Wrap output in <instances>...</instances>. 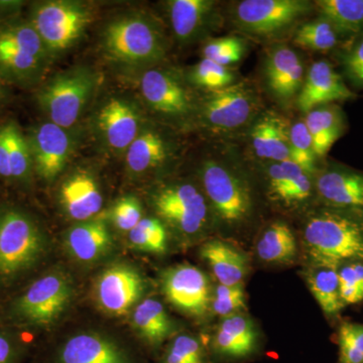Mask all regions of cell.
<instances>
[{
	"instance_id": "obj_7",
	"label": "cell",
	"mask_w": 363,
	"mask_h": 363,
	"mask_svg": "<svg viewBox=\"0 0 363 363\" xmlns=\"http://www.w3.org/2000/svg\"><path fill=\"white\" fill-rule=\"evenodd\" d=\"M73 288L63 272H52L40 277L11 304L13 319L30 326L54 323L70 304Z\"/></svg>"
},
{
	"instance_id": "obj_8",
	"label": "cell",
	"mask_w": 363,
	"mask_h": 363,
	"mask_svg": "<svg viewBox=\"0 0 363 363\" xmlns=\"http://www.w3.org/2000/svg\"><path fill=\"white\" fill-rule=\"evenodd\" d=\"M202 178L207 197L222 220L235 224L247 218L252 197L247 185L238 176L218 162H207Z\"/></svg>"
},
{
	"instance_id": "obj_32",
	"label": "cell",
	"mask_w": 363,
	"mask_h": 363,
	"mask_svg": "<svg viewBox=\"0 0 363 363\" xmlns=\"http://www.w3.org/2000/svg\"><path fill=\"white\" fill-rule=\"evenodd\" d=\"M166 157V143L162 136L156 131H140L126 150V166L133 173L143 174L161 164Z\"/></svg>"
},
{
	"instance_id": "obj_13",
	"label": "cell",
	"mask_w": 363,
	"mask_h": 363,
	"mask_svg": "<svg viewBox=\"0 0 363 363\" xmlns=\"http://www.w3.org/2000/svg\"><path fill=\"white\" fill-rule=\"evenodd\" d=\"M145 285L140 272L126 264H116L105 269L97 279L95 296L104 311L123 316L142 297Z\"/></svg>"
},
{
	"instance_id": "obj_5",
	"label": "cell",
	"mask_w": 363,
	"mask_h": 363,
	"mask_svg": "<svg viewBox=\"0 0 363 363\" xmlns=\"http://www.w3.org/2000/svg\"><path fill=\"white\" fill-rule=\"evenodd\" d=\"M98 86V75L88 68L70 69L52 77L40 90L38 102L49 121L72 128L82 116Z\"/></svg>"
},
{
	"instance_id": "obj_16",
	"label": "cell",
	"mask_w": 363,
	"mask_h": 363,
	"mask_svg": "<svg viewBox=\"0 0 363 363\" xmlns=\"http://www.w3.org/2000/svg\"><path fill=\"white\" fill-rule=\"evenodd\" d=\"M257 107L252 91L245 83H236L212 91L204 104L208 123L219 130H235L247 123Z\"/></svg>"
},
{
	"instance_id": "obj_25",
	"label": "cell",
	"mask_w": 363,
	"mask_h": 363,
	"mask_svg": "<svg viewBox=\"0 0 363 363\" xmlns=\"http://www.w3.org/2000/svg\"><path fill=\"white\" fill-rule=\"evenodd\" d=\"M267 177L269 193L274 199L284 204H298L311 196L310 175L291 160L274 162L269 167Z\"/></svg>"
},
{
	"instance_id": "obj_33",
	"label": "cell",
	"mask_w": 363,
	"mask_h": 363,
	"mask_svg": "<svg viewBox=\"0 0 363 363\" xmlns=\"http://www.w3.org/2000/svg\"><path fill=\"white\" fill-rule=\"evenodd\" d=\"M316 6L336 33H363V0H318Z\"/></svg>"
},
{
	"instance_id": "obj_42",
	"label": "cell",
	"mask_w": 363,
	"mask_h": 363,
	"mask_svg": "<svg viewBox=\"0 0 363 363\" xmlns=\"http://www.w3.org/2000/svg\"><path fill=\"white\" fill-rule=\"evenodd\" d=\"M212 311L222 318L240 313L245 308V294L242 285L215 288L211 302Z\"/></svg>"
},
{
	"instance_id": "obj_9",
	"label": "cell",
	"mask_w": 363,
	"mask_h": 363,
	"mask_svg": "<svg viewBox=\"0 0 363 363\" xmlns=\"http://www.w3.org/2000/svg\"><path fill=\"white\" fill-rule=\"evenodd\" d=\"M157 213L177 230L187 235L200 233L207 220V203L195 186L178 184L161 189L155 195Z\"/></svg>"
},
{
	"instance_id": "obj_31",
	"label": "cell",
	"mask_w": 363,
	"mask_h": 363,
	"mask_svg": "<svg viewBox=\"0 0 363 363\" xmlns=\"http://www.w3.org/2000/svg\"><path fill=\"white\" fill-rule=\"evenodd\" d=\"M255 250L262 262L283 264L291 262L297 255V241L288 224L277 221L259 236Z\"/></svg>"
},
{
	"instance_id": "obj_46",
	"label": "cell",
	"mask_w": 363,
	"mask_h": 363,
	"mask_svg": "<svg viewBox=\"0 0 363 363\" xmlns=\"http://www.w3.org/2000/svg\"><path fill=\"white\" fill-rule=\"evenodd\" d=\"M0 176L4 177V178L11 179L9 150H7L4 125L0 126Z\"/></svg>"
},
{
	"instance_id": "obj_20",
	"label": "cell",
	"mask_w": 363,
	"mask_h": 363,
	"mask_svg": "<svg viewBox=\"0 0 363 363\" xmlns=\"http://www.w3.org/2000/svg\"><path fill=\"white\" fill-rule=\"evenodd\" d=\"M140 90L155 111L171 116H181L190 111L191 97L188 90L168 72H145L140 79Z\"/></svg>"
},
{
	"instance_id": "obj_22",
	"label": "cell",
	"mask_w": 363,
	"mask_h": 363,
	"mask_svg": "<svg viewBox=\"0 0 363 363\" xmlns=\"http://www.w3.org/2000/svg\"><path fill=\"white\" fill-rule=\"evenodd\" d=\"M266 73L269 89L281 99L295 96L305 80L304 67L300 57L286 45L272 50L267 58Z\"/></svg>"
},
{
	"instance_id": "obj_15",
	"label": "cell",
	"mask_w": 363,
	"mask_h": 363,
	"mask_svg": "<svg viewBox=\"0 0 363 363\" xmlns=\"http://www.w3.org/2000/svg\"><path fill=\"white\" fill-rule=\"evenodd\" d=\"M316 188L320 198L331 210L363 220V173L332 167L318 177Z\"/></svg>"
},
{
	"instance_id": "obj_47",
	"label": "cell",
	"mask_w": 363,
	"mask_h": 363,
	"mask_svg": "<svg viewBox=\"0 0 363 363\" xmlns=\"http://www.w3.org/2000/svg\"><path fill=\"white\" fill-rule=\"evenodd\" d=\"M6 89L4 86V81L0 78V106L4 104L6 99Z\"/></svg>"
},
{
	"instance_id": "obj_27",
	"label": "cell",
	"mask_w": 363,
	"mask_h": 363,
	"mask_svg": "<svg viewBox=\"0 0 363 363\" xmlns=\"http://www.w3.org/2000/svg\"><path fill=\"white\" fill-rule=\"evenodd\" d=\"M211 0H173L168 2L172 28L181 42L194 40L213 13Z\"/></svg>"
},
{
	"instance_id": "obj_30",
	"label": "cell",
	"mask_w": 363,
	"mask_h": 363,
	"mask_svg": "<svg viewBox=\"0 0 363 363\" xmlns=\"http://www.w3.org/2000/svg\"><path fill=\"white\" fill-rule=\"evenodd\" d=\"M316 157H323L343 133V118L337 106L323 105L308 112L305 121Z\"/></svg>"
},
{
	"instance_id": "obj_23",
	"label": "cell",
	"mask_w": 363,
	"mask_h": 363,
	"mask_svg": "<svg viewBox=\"0 0 363 363\" xmlns=\"http://www.w3.org/2000/svg\"><path fill=\"white\" fill-rule=\"evenodd\" d=\"M66 245L74 257L91 262L101 259L111 250L112 238L106 222L92 218L69 229Z\"/></svg>"
},
{
	"instance_id": "obj_40",
	"label": "cell",
	"mask_w": 363,
	"mask_h": 363,
	"mask_svg": "<svg viewBox=\"0 0 363 363\" xmlns=\"http://www.w3.org/2000/svg\"><path fill=\"white\" fill-rule=\"evenodd\" d=\"M245 45L235 37L210 40L203 49L204 59L211 60L219 65L228 67L238 63L245 54Z\"/></svg>"
},
{
	"instance_id": "obj_26",
	"label": "cell",
	"mask_w": 363,
	"mask_h": 363,
	"mask_svg": "<svg viewBox=\"0 0 363 363\" xmlns=\"http://www.w3.org/2000/svg\"><path fill=\"white\" fill-rule=\"evenodd\" d=\"M201 257L211 267L215 278L223 286L241 285L247 274V259L242 252L225 241H208Z\"/></svg>"
},
{
	"instance_id": "obj_17",
	"label": "cell",
	"mask_w": 363,
	"mask_h": 363,
	"mask_svg": "<svg viewBox=\"0 0 363 363\" xmlns=\"http://www.w3.org/2000/svg\"><path fill=\"white\" fill-rule=\"evenodd\" d=\"M354 97L352 91L329 62L321 60L313 64L298 95V106L303 112L317 107L344 101Z\"/></svg>"
},
{
	"instance_id": "obj_19",
	"label": "cell",
	"mask_w": 363,
	"mask_h": 363,
	"mask_svg": "<svg viewBox=\"0 0 363 363\" xmlns=\"http://www.w3.org/2000/svg\"><path fill=\"white\" fill-rule=\"evenodd\" d=\"M140 124L135 107L123 98H111L98 112V130L114 150L126 152L140 135Z\"/></svg>"
},
{
	"instance_id": "obj_41",
	"label": "cell",
	"mask_w": 363,
	"mask_h": 363,
	"mask_svg": "<svg viewBox=\"0 0 363 363\" xmlns=\"http://www.w3.org/2000/svg\"><path fill=\"white\" fill-rule=\"evenodd\" d=\"M337 338L340 363H363V324L345 322Z\"/></svg>"
},
{
	"instance_id": "obj_2",
	"label": "cell",
	"mask_w": 363,
	"mask_h": 363,
	"mask_svg": "<svg viewBox=\"0 0 363 363\" xmlns=\"http://www.w3.org/2000/svg\"><path fill=\"white\" fill-rule=\"evenodd\" d=\"M306 252L312 264H339L363 260V220L324 210L313 215L303 230Z\"/></svg>"
},
{
	"instance_id": "obj_39",
	"label": "cell",
	"mask_w": 363,
	"mask_h": 363,
	"mask_svg": "<svg viewBox=\"0 0 363 363\" xmlns=\"http://www.w3.org/2000/svg\"><path fill=\"white\" fill-rule=\"evenodd\" d=\"M191 78L199 87L216 91L233 84L234 75L228 67L221 66L211 60L203 58L193 69Z\"/></svg>"
},
{
	"instance_id": "obj_14",
	"label": "cell",
	"mask_w": 363,
	"mask_h": 363,
	"mask_svg": "<svg viewBox=\"0 0 363 363\" xmlns=\"http://www.w3.org/2000/svg\"><path fill=\"white\" fill-rule=\"evenodd\" d=\"M52 363H140L113 339L82 332L67 339L52 353Z\"/></svg>"
},
{
	"instance_id": "obj_11",
	"label": "cell",
	"mask_w": 363,
	"mask_h": 363,
	"mask_svg": "<svg viewBox=\"0 0 363 363\" xmlns=\"http://www.w3.org/2000/svg\"><path fill=\"white\" fill-rule=\"evenodd\" d=\"M162 291L174 307L196 317L206 314L213 297L206 274L190 264L167 269L162 276Z\"/></svg>"
},
{
	"instance_id": "obj_3",
	"label": "cell",
	"mask_w": 363,
	"mask_h": 363,
	"mask_svg": "<svg viewBox=\"0 0 363 363\" xmlns=\"http://www.w3.org/2000/svg\"><path fill=\"white\" fill-rule=\"evenodd\" d=\"M102 45L108 58L128 66L154 65L166 54L161 30L140 14L121 16L109 23Z\"/></svg>"
},
{
	"instance_id": "obj_12",
	"label": "cell",
	"mask_w": 363,
	"mask_h": 363,
	"mask_svg": "<svg viewBox=\"0 0 363 363\" xmlns=\"http://www.w3.org/2000/svg\"><path fill=\"white\" fill-rule=\"evenodd\" d=\"M32 155L33 171L45 181H52L65 169L73 150L66 128L47 121L26 136Z\"/></svg>"
},
{
	"instance_id": "obj_28",
	"label": "cell",
	"mask_w": 363,
	"mask_h": 363,
	"mask_svg": "<svg viewBox=\"0 0 363 363\" xmlns=\"http://www.w3.org/2000/svg\"><path fill=\"white\" fill-rule=\"evenodd\" d=\"M133 322L138 335L154 348L159 347L174 331L171 318L156 298L140 302L133 312Z\"/></svg>"
},
{
	"instance_id": "obj_45",
	"label": "cell",
	"mask_w": 363,
	"mask_h": 363,
	"mask_svg": "<svg viewBox=\"0 0 363 363\" xmlns=\"http://www.w3.org/2000/svg\"><path fill=\"white\" fill-rule=\"evenodd\" d=\"M343 66L351 82L363 88V37L344 55Z\"/></svg>"
},
{
	"instance_id": "obj_18",
	"label": "cell",
	"mask_w": 363,
	"mask_h": 363,
	"mask_svg": "<svg viewBox=\"0 0 363 363\" xmlns=\"http://www.w3.org/2000/svg\"><path fill=\"white\" fill-rule=\"evenodd\" d=\"M257 340L259 334L252 320L238 313L222 319L212 340V351L221 359L238 362L255 354Z\"/></svg>"
},
{
	"instance_id": "obj_34",
	"label": "cell",
	"mask_w": 363,
	"mask_h": 363,
	"mask_svg": "<svg viewBox=\"0 0 363 363\" xmlns=\"http://www.w3.org/2000/svg\"><path fill=\"white\" fill-rule=\"evenodd\" d=\"M4 130L9 150L11 179L26 183L30 180L33 171L32 155L26 136L13 121L4 124Z\"/></svg>"
},
{
	"instance_id": "obj_35",
	"label": "cell",
	"mask_w": 363,
	"mask_h": 363,
	"mask_svg": "<svg viewBox=\"0 0 363 363\" xmlns=\"http://www.w3.org/2000/svg\"><path fill=\"white\" fill-rule=\"evenodd\" d=\"M336 30L324 18L305 23L295 35L296 44L313 51H329L337 44Z\"/></svg>"
},
{
	"instance_id": "obj_21",
	"label": "cell",
	"mask_w": 363,
	"mask_h": 363,
	"mask_svg": "<svg viewBox=\"0 0 363 363\" xmlns=\"http://www.w3.org/2000/svg\"><path fill=\"white\" fill-rule=\"evenodd\" d=\"M60 201L66 214L76 221H87L99 213L104 197L94 177L79 171L69 176L60 189Z\"/></svg>"
},
{
	"instance_id": "obj_37",
	"label": "cell",
	"mask_w": 363,
	"mask_h": 363,
	"mask_svg": "<svg viewBox=\"0 0 363 363\" xmlns=\"http://www.w3.org/2000/svg\"><path fill=\"white\" fill-rule=\"evenodd\" d=\"M315 155L311 135L305 121H298L290 128V160L308 175L315 172Z\"/></svg>"
},
{
	"instance_id": "obj_24",
	"label": "cell",
	"mask_w": 363,
	"mask_h": 363,
	"mask_svg": "<svg viewBox=\"0 0 363 363\" xmlns=\"http://www.w3.org/2000/svg\"><path fill=\"white\" fill-rule=\"evenodd\" d=\"M290 128L279 114L267 113L260 117L252 130L257 156L274 162L290 160Z\"/></svg>"
},
{
	"instance_id": "obj_29",
	"label": "cell",
	"mask_w": 363,
	"mask_h": 363,
	"mask_svg": "<svg viewBox=\"0 0 363 363\" xmlns=\"http://www.w3.org/2000/svg\"><path fill=\"white\" fill-rule=\"evenodd\" d=\"M338 267L331 264H312L307 272V283L322 311L336 316L345 304L341 298Z\"/></svg>"
},
{
	"instance_id": "obj_43",
	"label": "cell",
	"mask_w": 363,
	"mask_h": 363,
	"mask_svg": "<svg viewBox=\"0 0 363 363\" xmlns=\"http://www.w3.org/2000/svg\"><path fill=\"white\" fill-rule=\"evenodd\" d=\"M111 218L117 228L130 233L143 219L142 205L133 196L121 198L112 208Z\"/></svg>"
},
{
	"instance_id": "obj_10",
	"label": "cell",
	"mask_w": 363,
	"mask_h": 363,
	"mask_svg": "<svg viewBox=\"0 0 363 363\" xmlns=\"http://www.w3.org/2000/svg\"><path fill=\"white\" fill-rule=\"evenodd\" d=\"M311 9L305 0H245L238 4L235 21L241 30L269 35L292 25Z\"/></svg>"
},
{
	"instance_id": "obj_36",
	"label": "cell",
	"mask_w": 363,
	"mask_h": 363,
	"mask_svg": "<svg viewBox=\"0 0 363 363\" xmlns=\"http://www.w3.org/2000/svg\"><path fill=\"white\" fill-rule=\"evenodd\" d=\"M131 245L143 252L162 253L167 248V231L156 218H143L130 231Z\"/></svg>"
},
{
	"instance_id": "obj_1",
	"label": "cell",
	"mask_w": 363,
	"mask_h": 363,
	"mask_svg": "<svg viewBox=\"0 0 363 363\" xmlns=\"http://www.w3.org/2000/svg\"><path fill=\"white\" fill-rule=\"evenodd\" d=\"M45 236L32 215L13 205L0 206V286L16 283L44 257Z\"/></svg>"
},
{
	"instance_id": "obj_44",
	"label": "cell",
	"mask_w": 363,
	"mask_h": 363,
	"mask_svg": "<svg viewBox=\"0 0 363 363\" xmlns=\"http://www.w3.org/2000/svg\"><path fill=\"white\" fill-rule=\"evenodd\" d=\"M28 347L16 334L0 330V363H21Z\"/></svg>"
},
{
	"instance_id": "obj_4",
	"label": "cell",
	"mask_w": 363,
	"mask_h": 363,
	"mask_svg": "<svg viewBox=\"0 0 363 363\" xmlns=\"http://www.w3.org/2000/svg\"><path fill=\"white\" fill-rule=\"evenodd\" d=\"M49 51L28 21L0 28V78L21 86L38 82L44 73Z\"/></svg>"
},
{
	"instance_id": "obj_38",
	"label": "cell",
	"mask_w": 363,
	"mask_h": 363,
	"mask_svg": "<svg viewBox=\"0 0 363 363\" xmlns=\"http://www.w3.org/2000/svg\"><path fill=\"white\" fill-rule=\"evenodd\" d=\"M204 346L194 336L182 334L169 344L161 363H206Z\"/></svg>"
},
{
	"instance_id": "obj_6",
	"label": "cell",
	"mask_w": 363,
	"mask_h": 363,
	"mask_svg": "<svg viewBox=\"0 0 363 363\" xmlns=\"http://www.w3.org/2000/svg\"><path fill=\"white\" fill-rule=\"evenodd\" d=\"M92 20V11L85 4L52 0L35 4L30 23L50 54H54L75 45Z\"/></svg>"
}]
</instances>
